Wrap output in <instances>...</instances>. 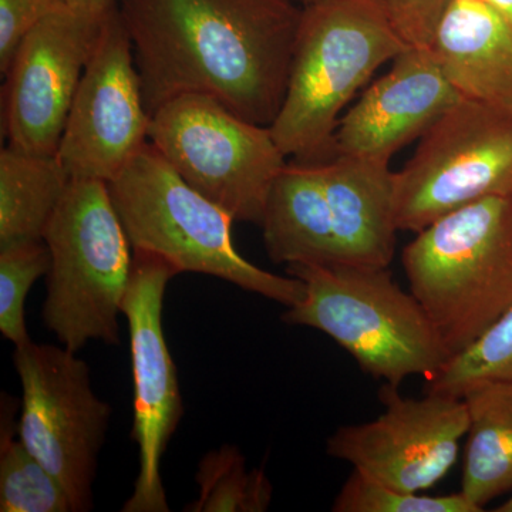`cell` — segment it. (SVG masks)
<instances>
[{
	"instance_id": "25",
	"label": "cell",
	"mask_w": 512,
	"mask_h": 512,
	"mask_svg": "<svg viewBox=\"0 0 512 512\" xmlns=\"http://www.w3.org/2000/svg\"><path fill=\"white\" fill-rule=\"evenodd\" d=\"M62 0H0V73L8 74L13 56L30 30L64 8Z\"/></svg>"
},
{
	"instance_id": "22",
	"label": "cell",
	"mask_w": 512,
	"mask_h": 512,
	"mask_svg": "<svg viewBox=\"0 0 512 512\" xmlns=\"http://www.w3.org/2000/svg\"><path fill=\"white\" fill-rule=\"evenodd\" d=\"M512 379V306L468 348L427 379L426 393L461 397L468 387Z\"/></svg>"
},
{
	"instance_id": "15",
	"label": "cell",
	"mask_w": 512,
	"mask_h": 512,
	"mask_svg": "<svg viewBox=\"0 0 512 512\" xmlns=\"http://www.w3.org/2000/svg\"><path fill=\"white\" fill-rule=\"evenodd\" d=\"M318 164L340 264L389 268L400 232L390 163L375 158L335 156Z\"/></svg>"
},
{
	"instance_id": "17",
	"label": "cell",
	"mask_w": 512,
	"mask_h": 512,
	"mask_svg": "<svg viewBox=\"0 0 512 512\" xmlns=\"http://www.w3.org/2000/svg\"><path fill=\"white\" fill-rule=\"evenodd\" d=\"M261 227L275 264H340L318 163H286L269 190Z\"/></svg>"
},
{
	"instance_id": "14",
	"label": "cell",
	"mask_w": 512,
	"mask_h": 512,
	"mask_svg": "<svg viewBox=\"0 0 512 512\" xmlns=\"http://www.w3.org/2000/svg\"><path fill=\"white\" fill-rule=\"evenodd\" d=\"M392 63L340 119L332 157L390 163L461 99L430 47L409 46Z\"/></svg>"
},
{
	"instance_id": "11",
	"label": "cell",
	"mask_w": 512,
	"mask_h": 512,
	"mask_svg": "<svg viewBox=\"0 0 512 512\" xmlns=\"http://www.w3.org/2000/svg\"><path fill=\"white\" fill-rule=\"evenodd\" d=\"M150 123L133 45L116 6L74 94L57 157L70 177L109 183L146 146Z\"/></svg>"
},
{
	"instance_id": "29",
	"label": "cell",
	"mask_w": 512,
	"mask_h": 512,
	"mask_svg": "<svg viewBox=\"0 0 512 512\" xmlns=\"http://www.w3.org/2000/svg\"><path fill=\"white\" fill-rule=\"evenodd\" d=\"M298 5H301L302 8H308V6L318 5V3L325 2V0H295Z\"/></svg>"
},
{
	"instance_id": "23",
	"label": "cell",
	"mask_w": 512,
	"mask_h": 512,
	"mask_svg": "<svg viewBox=\"0 0 512 512\" xmlns=\"http://www.w3.org/2000/svg\"><path fill=\"white\" fill-rule=\"evenodd\" d=\"M49 268V248L43 239L0 247V332L15 348L32 342L25 319L26 298Z\"/></svg>"
},
{
	"instance_id": "13",
	"label": "cell",
	"mask_w": 512,
	"mask_h": 512,
	"mask_svg": "<svg viewBox=\"0 0 512 512\" xmlns=\"http://www.w3.org/2000/svg\"><path fill=\"white\" fill-rule=\"evenodd\" d=\"M397 389L384 383V412L367 423L339 427L326 441V453L379 483L421 493L456 463L468 433L467 404L463 397L436 393L412 399Z\"/></svg>"
},
{
	"instance_id": "28",
	"label": "cell",
	"mask_w": 512,
	"mask_h": 512,
	"mask_svg": "<svg viewBox=\"0 0 512 512\" xmlns=\"http://www.w3.org/2000/svg\"><path fill=\"white\" fill-rule=\"evenodd\" d=\"M512 26V0H487Z\"/></svg>"
},
{
	"instance_id": "27",
	"label": "cell",
	"mask_w": 512,
	"mask_h": 512,
	"mask_svg": "<svg viewBox=\"0 0 512 512\" xmlns=\"http://www.w3.org/2000/svg\"><path fill=\"white\" fill-rule=\"evenodd\" d=\"M70 8L110 9L119 5L120 0H62Z\"/></svg>"
},
{
	"instance_id": "26",
	"label": "cell",
	"mask_w": 512,
	"mask_h": 512,
	"mask_svg": "<svg viewBox=\"0 0 512 512\" xmlns=\"http://www.w3.org/2000/svg\"><path fill=\"white\" fill-rule=\"evenodd\" d=\"M394 26L409 46L430 47L454 0H383Z\"/></svg>"
},
{
	"instance_id": "24",
	"label": "cell",
	"mask_w": 512,
	"mask_h": 512,
	"mask_svg": "<svg viewBox=\"0 0 512 512\" xmlns=\"http://www.w3.org/2000/svg\"><path fill=\"white\" fill-rule=\"evenodd\" d=\"M335 512H480L463 493L424 495L379 483L353 470L336 495Z\"/></svg>"
},
{
	"instance_id": "16",
	"label": "cell",
	"mask_w": 512,
	"mask_h": 512,
	"mask_svg": "<svg viewBox=\"0 0 512 512\" xmlns=\"http://www.w3.org/2000/svg\"><path fill=\"white\" fill-rule=\"evenodd\" d=\"M430 49L464 99L512 117V26L487 0H454Z\"/></svg>"
},
{
	"instance_id": "5",
	"label": "cell",
	"mask_w": 512,
	"mask_h": 512,
	"mask_svg": "<svg viewBox=\"0 0 512 512\" xmlns=\"http://www.w3.org/2000/svg\"><path fill=\"white\" fill-rule=\"evenodd\" d=\"M402 264L410 292L457 355L512 306V197L484 198L421 229Z\"/></svg>"
},
{
	"instance_id": "6",
	"label": "cell",
	"mask_w": 512,
	"mask_h": 512,
	"mask_svg": "<svg viewBox=\"0 0 512 512\" xmlns=\"http://www.w3.org/2000/svg\"><path fill=\"white\" fill-rule=\"evenodd\" d=\"M43 241L50 254L46 328L76 353L92 340L117 345L134 251L109 184L72 178Z\"/></svg>"
},
{
	"instance_id": "21",
	"label": "cell",
	"mask_w": 512,
	"mask_h": 512,
	"mask_svg": "<svg viewBox=\"0 0 512 512\" xmlns=\"http://www.w3.org/2000/svg\"><path fill=\"white\" fill-rule=\"evenodd\" d=\"M198 495L188 512H264L272 501V484L264 470H248L238 447L224 444L208 451L198 464Z\"/></svg>"
},
{
	"instance_id": "18",
	"label": "cell",
	"mask_w": 512,
	"mask_h": 512,
	"mask_svg": "<svg viewBox=\"0 0 512 512\" xmlns=\"http://www.w3.org/2000/svg\"><path fill=\"white\" fill-rule=\"evenodd\" d=\"M468 441L461 493L483 511L512 491V379L468 387Z\"/></svg>"
},
{
	"instance_id": "9",
	"label": "cell",
	"mask_w": 512,
	"mask_h": 512,
	"mask_svg": "<svg viewBox=\"0 0 512 512\" xmlns=\"http://www.w3.org/2000/svg\"><path fill=\"white\" fill-rule=\"evenodd\" d=\"M22 384L20 439L62 484L74 512L93 508V484L109 431L111 406L92 387L90 366L64 346L15 349Z\"/></svg>"
},
{
	"instance_id": "30",
	"label": "cell",
	"mask_w": 512,
	"mask_h": 512,
	"mask_svg": "<svg viewBox=\"0 0 512 512\" xmlns=\"http://www.w3.org/2000/svg\"><path fill=\"white\" fill-rule=\"evenodd\" d=\"M498 512H512V497L508 498L505 503L501 504L500 507L497 508Z\"/></svg>"
},
{
	"instance_id": "12",
	"label": "cell",
	"mask_w": 512,
	"mask_h": 512,
	"mask_svg": "<svg viewBox=\"0 0 512 512\" xmlns=\"http://www.w3.org/2000/svg\"><path fill=\"white\" fill-rule=\"evenodd\" d=\"M114 8L64 6L23 37L3 87V131L10 147L57 153L74 94Z\"/></svg>"
},
{
	"instance_id": "19",
	"label": "cell",
	"mask_w": 512,
	"mask_h": 512,
	"mask_svg": "<svg viewBox=\"0 0 512 512\" xmlns=\"http://www.w3.org/2000/svg\"><path fill=\"white\" fill-rule=\"evenodd\" d=\"M72 177L57 154L3 148L0 153V247L43 239Z\"/></svg>"
},
{
	"instance_id": "7",
	"label": "cell",
	"mask_w": 512,
	"mask_h": 512,
	"mask_svg": "<svg viewBox=\"0 0 512 512\" xmlns=\"http://www.w3.org/2000/svg\"><path fill=\"white\" fill-rule=\"evenodd\" d=\"M148 141L235 222L261 225L272 183L288 163L271 128L201 94L175 97L154 111Z\"/></svg>"
},
{
	"instance_id": "8",
	"label": "cell",
	"mask_w": 512,
	"mask_h": 512,
	"mask_svg": "<svg viewBox=\"0 0 512 512\" xmlns=\"http://www.w3.org/2000/svg\"><path fill=\"white\" fill-rule=\"evenodd\" d=\"M393 174L400 231L420 232L484 198L512 197V117L461 97Z\"/></svg>"
},
{
	"instance_id": "20",
	"label": "cell",
	"mask_w": 512,
	"mask_h": 512,
	"mask_svg": "<svg viewBox=\"0 0 512 512\" xmlns=\"http://www.w3.org/2000/svg\"><path fill=\"white\" fill-rule=\"evenodd\" d=\"M0 407V511L74 512L62 484L20 439L12 397L2 394Z\"/></svg>"
},
{
	"instance_id": "2",
	"label": "cell",
	"mask_w": 512,
	"mask_h": 512,
	"mask_svg": "<svg viewBox=\"0 0 512 512\" xmlns=\"http://www.w3.org/2000/svg\"><path fill=\"white\" fill-rule=\"evenodd\" d=\"M407 47L383 0L303 8L284 103L269 127L284 156L298 163L332 158L342 111Z\"/></svg>"
},
{
	"instance_id": "1",
	"label": "cell",
	"mask_w": 512,
	"mask_h": 512,
	"mask_svg": "<svg viewBox=\"0 0 512 512\" xmlns=\"http://www.w3.org/2000/svg\"><path fill=\"white\" fill-rule=\"evenodd\" d=\"M148 113L201 94L271 127L303 8L295 0H120Z\"/></svg>"
},
{
	"instance_id": "3",
	"label": "cell",
	"mask_w": 512,
	"mask_h": 512,
	"mask_svg": "<svg viewBox=\"0 0 512 512\" xmlns=\"http://www.w3.org/2000/svg\"><path fill=\"white\" fill-rule=\"evenodd\" d=\"M286 272L301 279L305 295L282 320L325 333L366 375L399 387L407 377L430 379L450 359L423 306L389 268L293 264Z\"/></svg>"
},
{
	"instance_id": "4",
	"label": "cell",
	"mask_w": 512,
	"mask_h": 512,
	"mask_svg": "<svg viewBox=\"0 0 512 512\" xmlns=\"http://www.w3.org/2000/svg\"><path fill=\"white\" fill-rule=\"evenodd\" d=\"M133 251L160 256L178 274L215 276L286 308L301 302L305 284L249 262L235 247V220L185 183L150 141L109 181Z\"/></svg>"
},
{
	"instance_id": "10",
	"label": "cell",
	"mask_w": 512,
	"mask_h": 512,
	"mask_svg": "<svg viewBox=\"0 0 512 512\" xmlns=\"http://www.w3.org/2000/svg\"><path fill=\"white\" fill-rule=\"evenodd\" d=\"M178 274L160 256L134 251L123 315L130 335L134 416L131 439L138 447V476L123 512H168L161 461L183 419L177 366L163 329L167 285Z\"/></svg>"
}]
</instances>
